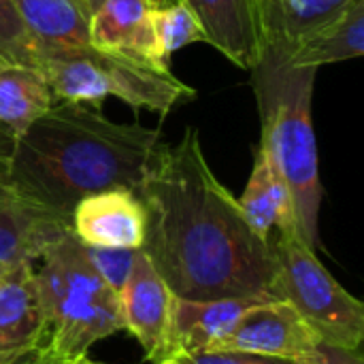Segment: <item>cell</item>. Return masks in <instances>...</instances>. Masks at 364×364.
I'll use <instances>...</instances> for the list:
<instances>
[{
    "mask_svg": "<svg viewBox=\"0 0 364 364\" xmlns=\"http://www.w3.org/2000/svg\"><path fill=\"white\" fill-rule=\"evenodd\" d=\"M139 196L143 252L179 299L275 296L273 243L245 222L232 192L211 171L196 128L160 145Z\"/></svg>",
    "mask_w": 364,
    "mask_h": 364,
    "instance_id": "6da1fadb",
    "label": "cell"
},
{
    "mask_svg": "<svg viewBox=\"0 0 364 364\" xmlns=\"http://www.w3.org/2000/svg\"><path fill=\"white\" fill-rule=\"evenodd\" d=\"M41 58L49 51L90 45V15L85 0H13Z\"/></svg>",
    "mask_w": 364,
    "mask_h": 364,
    "instance_id": "ac0fdd59",
    "label": "cell"
},
{
    "mask_svg": "<svg viewBox=\"0 0 364 364\" xmlns=\"http://www.w3.org/2000/svg\"><path fill=\"white\" fill-rule=\"evenodd\" d=\"M83 250L96 275L115 294H119L132 271L136 250H109V247H90V245H83Z\"/></svg>",
    "mask_w": 364,
    "mask_h": 364,
    "instance_id": "44dd1931",
    "label": "cell"
},
{
    "mask_svg": "<svg viewBox=\"0 0 364 364\" xmlns=\"http://www.w3.org/2000/svg\"><path fill=\"white\" fill-rule=\"evenodd\" d=\"M258 299H179L173 296L166 358L196 352H218L239 318Z\"/></svg>",
    "mask_w": 364,
    "mask_h": 364,
    "instance_id": "7c38bea8",
    "label": "cell"
},
{
    "mask_svg": "<svg viewBox=\"0 0 364 364\" xmlns=\"http://www.w3.org/2000/svg\"><path fill=\"white\" fill-rule=\"evenodd\" d=\"M296 364H364L360 350H346L328 343H320L311 354L296 360Z\"/></svg>",
    "mask_w": 364,
    "mask_h": 364,
    "instance_id": "603a6c76",
    "label": "cell"
},
{
    "mask_svg": "<svg viewBox=\"0 0 364 364\" xmlns=\"http://www.w3.org/2000/svg\"><path fill=\"white\" fill-rule=\"evenodd\" d=\"M147 215L139 192L111 188L81 198L70 213V232L90 247L141 250Z\"/></svg>",
    "mask_w": 364,
    "mask_h": 364,
    "instance_id": "30bf717a",
    "label": "cell"
},
{
    "mask_svg": "<svg viewBox=\"0 0 364 364\" xmlns=\"http://www.w3.org/2000/svg\"><path fill=\"white\" fill-rule=\"evenodd\" d=\"M198 15L205 38L243 70H254L262 58V43L252 0H186Z\"/></svg>",
    "mask_w": 364,
    "mask_h": 364,
    "instance_id": "4fadbf2b",
    "label": "cell"
},
{
    "mask_svg": "<svg viewBox=\"0 0 364 364\" xmlns=\"http://www.w3.org/2000/svg\"><path fill=\"white\" fill-rule=\"evenodd\" d=\"M186 364H296L292 360L282 358H269L258 354H245L235 350H218V352H196V354H183L177 356Z\"/></svg>",
    "mask_w": 364,
    "mask_h": 364,
    "instance_id": "7402d4cb",
    "label": "cell"
},
{
    "mask_svg": "<svg viewBox=\"0 0 364 364\" xmlns=\"http://www.w3.org/2000/svg\"><path fill=\"white\" fill-rule=\"evenodd\" d=\"M273 256L275 296L286 301L322 343L360 350L364 305L326 271L318 252L294 230L277 235Z\"/></svg>",
    "mask_w": 364,
    "mask_h": 364,
    "instance_id": "8992f818",
    "label": "cell"
},
{
    "mask_svg": "<svg viewBox=\"0 0 364 364\" xmlns=\"http://www.w3.org/2000/svg\"><path fill=\"white\" fill-rule=\"evenodd\" d=\"M4 271H6V269H2V267H0V275H2V273H4Z\"/></svg>",
    "mask_w": 364,
    "mask_h": 364,
    "instance_id": "83f0119b",
    "label": "cell"
},
{
    "mask_svg": "<svg viewBox=\"0 0 364 364\" xmlns=\"http://www.w3.org/2000/svg\"><path fill=\"white\" fill-rule=\"evenodd\" d=\"M0 58L41 66V53L30 38L13 0H0Z\"/></svg>",
    "mask_w": 364,
    "mask_h": 364,
    "instance_id": "ffe728a7",
    "label": "cell"
},
{
    "mask_svg": "<svg viewBox=\"0 0 364 364\" xmlns=\"http://www.w3.org/2000/svg\"><path fill=\"white\" fill-rule=\"evenodd\" d=\"M322 341L309 324L279 299L252 305L235 324L220 350H235L282 360H301Z\"/></svg>",
    "mask_w": 364,
    "mask_h": 364,
    "instance_id": "ba28073f",
    "label": "cell"
},
{
    "mask_svg": "<svg viewBox=\"0 0 364 364\" xmlns=\"http://www.w3.org/2000/svg\"><path fill=\"white\" fill-rule=\"evenodd\" d=\"M158 364H186L181 358H177V356H168V358H164V360H160Z\"/></svg>",
    "mask_w": 364,
    "mask_h": 364,
    "instance_id": "484cf974",
    "label": "cell"
},
{
    "mask_svg": "<svg viewBox=\"0 0 364 364\" xmlns=\"http://www.w3.org/2000/svg\"><path fill=\"white\" fill-rule=\"evenodd\" d=\"M237 203L250 228L269 243H273V232H299L290 190L260 143L254 149L252 173Z\"/></svg>",
    "mask_w": 364,
    "mask_h": 364,
    "instance_id": "5bb4252c",
    "label": "cell"
},
{
    "mask_svg": "<svg viewBox=\"0 0 364 364\" xmlns=\"http://www.w3.org/2000/svg\"><path fill=\"white\" fill-rule=\"evenodd\" d=\"M55 102L41 66L0 58V130H4L11 143Z\"/></svg>",
    "mask_w": 364,
    "mask_h": 364,
    "instance_id": "e0dca14e",
    "label": "cell"
},
{
    "mask_svg": "<svg viewBox=\"0 0 364 364\" xmlns=\"http://www.w3.org/2000/svg\"><path fill=\"white\" fill-rule=\"evenodd\" d=\"M0 364H51L32 264L0 275Z\"/></svg>",
    "mask_w": 364,
    "mask_h": 364,
    "instance_id": "52a82bcc",
    "label": "cell"
},
{
    "mask_svg": "<svg viewBox=\"0 0 364 364\" xmlns=\"http://www.w3.org/2000/svg\"><path fill=\"white\" fill-rule=\"evenodd\" d=\"M156 34L164 62L171 64L175 51L192 45L207 43L205 28L186 0H168L156 9Z\"/></svg>",
    "mask_w": 364,
    "mask_h": 364,
    "instance_id": "d6986e66",
    "label": "cell"
},
{
    "mask_svg": "<svg viewBox=\"0 0 364 364\" xmlns=\"http://www.w3.org/2000/svg\"><path fill=\"white\" fill-rule=\"evenodd\" d=\"M117 299L124 328L145 350L147 360H164L173 292L143 250H136L132 271Z\"/></svg>",
    "mask_w": 364,
    "mask_h": 364,
    "instance_id": "9c48e42d",
    "label": "cell"
},
{
    "mask_svg": "<svg viewBox=\"0 0 364 364\" xmlns=\"http://www.w3.org/2000/svg\"><path fill=\"white\" fill-rule=\"evenodd\" d=\"M41 68L58 102L100 107L107 96H115L136 111L164 117L196 96V90L177 79L171 68H158L145 60L92 45L49 51L41 58Z\"/></svg>",
    "mask_w": 364,
    "mask_h": 364,
    "instance_id": "5b68a950",
    "label": "cell"
},
{
    "mask_svg": "<svg viewBox=\"0 0 364 364\" xmlns=\"http://www.w3.org/2000/svg\"><path fill=\"white\" fill-rule=\"evenodd\" d=\"M364 51V0H354L339 15L307 32L290 51L277 60L294 68L318 70L324 64H335L363 55ZM271 60V58H264Z\"/></svg>",
    "mask_w": 364,
    "mask_h": 364,
    "instance_id": "2e32d148",
    "label": "cell"
},
{
    "mask_svg": "<svg viewBox=\"0 0 364 364\" xmlns=\"http://www.w3.org/2000/svg\"><path fill=\"white\" fill-rule=\"evenodd\" d=\"M9 147H11V139L4 134V130H0V164L4 160V156L9 154Z\"/></svg>",
    "mask_w": 364,
    "mask_h": 364,
    "instance_id": "cb8c5ba5",
    "label": "cell"
},
{
    "mask_svg": "<svg viewBox=\"0 0 364 364\" xmlns=\"http://www.w3.org/2000/svg\"><path fill=\"white\" fill-rule=\"evenodd\" d=\"M354 0H252L264 58L282 60L296 41L339 15Z\"/></svg>",
    "mask_w": 364,
    "mask_h": 364,
    "instance_id": "9a60e30c",
    "label": "cell"
},
{
    "mask_svg": "<svg viewBox=\"0 0 364 364\" xmlns=\"http://www.w3.org/2000/svg\"><path fill=\"white\" fill-rule=\"evenodd\" d=\"M64 364H100V363H94L92 358H87V356H81V358H75V360H68V363Z\"/></svg>",
    "mask_w": 364,
    "mask_h": 364,
    "instance_id": "d4e9b609",
    "label": "cell"
},
{
    "mask_svg": "<svg viewBox=\"0 0 364 364\" xmlns=\"http://www.w3.org/2000/svg\"><path fill=\"white\" fill-rule=\"evenodd\" d=\"M85 2L90 4V9H94V6H96V4H98L100 0H85ZM160 2H168V0H160Z\"/></svg>",
    "mask_w": 364,
    "mask_h": 364,
    "instance_id": "4316f807",
    "label": "cell"
},
{
    "mask_svg": "<svg viewBox=\"0 0 364 364\" xmlns=\"http://www.w3.org/2000/svg\"><path fill=\"white\" fill-rule=\"evenodd\" d=\"M260 109V145L284 177L296 215L299 235L311 250H320L322 181L318 143L311 119L316 73L286 62L262 60L254 70Z\"/></svg>",
    "mask_w": 364,
    "mask_h": 364,
    "instance_id": "3957f363",
    "label": "cell"
},
{
    "mask_svg": "<svg viewBox=\"0 0 364 364\" xmlns=\"http://www.w3.org/2000/svg\"><path fill=\"white\" fill-rule=\"evenodd\" d=\"M51 364H64L124 331L117 294L92 269L83 243L68 230L32 264Z\"/></svg>",
    "mask_w": 364,
    "mask_h": 364,
    "instance_id": "277c9868",
    "label": "cell"
},
{
    "mask_svg": "<svg viewBox=\"0 0 364 364\" xmlns=\"http://www.w3.org/2000/svg\"><path fill=\"white\" fill-rule=\"evenodd\" d=\"M160 145L158 128L113 122L96 105L55 102L11 143L0 177L70 224L75 205L90 194L139 192Z\"/></svg>",
    "mask_w": 364,
    "mask_h": 364,
    "instance_id": "7a4b0ae2",
    "label": "cell"
},
{
    "mask_svg": "<svg viewBox=\"0 0 364 364\" xmlns=\"http://www.w3.org/2000/svg\"><path fill=\"white\" fill-rule=\"evenodd\" d=\"M160 0H100L90 15V45L168 68L158 45L156 9Z\"/></svg>",
    "mask_w": 364,
    "mask_h": 364,
    "instance_id": "8fae6325",
    "label": "cell"
}]
</instances>
